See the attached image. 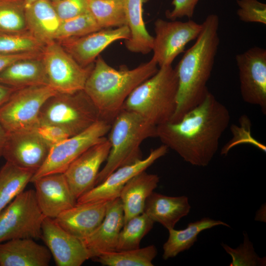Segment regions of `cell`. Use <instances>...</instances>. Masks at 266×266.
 <instances>
[{
    "instance_id": "obj_1",
    "label": "cell",
    "mask_w": 266,
    "mask_h": 266,
    "mask_svg": "<svg viewBox=\"0 0 266 266\" xmlns=\"http://www.w3.org/2000/svg\"><path fill=\"white\" fill-rule=\"evenodd\" d=\"M229 109L210 92L179 121L157 126L163 144L194 166L209 165L230 122Z\"/></svg>"
},
{
    "instance_id": "obj_2",
    "label": "cell",
    "mask_w": 266,
    "mask_h": 266,
    "mask_svg": "<svg viewBox=\"0 0 266 266\" xmlns=\"http://www.w3.org/2000/svg\"><path fill=\"white\" fill-rule=\"evenodd\" d=\"M201 24L202 29L196 42L185 52L175 68L178 88L176 109L169 122L179 121L200 103L209 92L207 84L220 43L219 17L210 14Z\"/></svg>"
},
{
    "instance_id": "obj_3",
    "label": "cell",
    "mask_w": 266,
    "mask_h": 266,
    "mask_svg": "<svg viewBox=\"0 0 266 266\" xmlns=\"http://www.w3.org/2000/svg\"><path fill=\"white\" fill-rule=\"evenodd\" d=\"M157 66L151 59L133 69L124 66L116 69L99 55L83 90L97 108L100 119L111 124L129 96L157 72Z\"/></svg>"
},
{
    "instance_id": "obj_4",
    "label": "cell",
    "mask_w": 266,
    "mask_h": 266,
    "mask_svg": "<svg viewBox=\"0 0 266 266\" xmlns=\"http://www.w3.org/2000/svg\"><path fill=\"white\" fill-rule=\"evenodd\" d=\"M178 76L171 65L160 67L129 96L122 109L133 112L152 125L170 121L176 109Z\"/></svg>"
},
{
    "instance_id": "obj_5",
    "label": "cell",
    "mask_w": 266,
    "mask_h": 266,
    "mask_svg": "<svg viewBox=\"0 0 266 266\" xmlns=\"http://www.w3.org/2000/svg\"><path fill=\"white\" fill-rule=\"evenodd\" d=\"M109 133L110 149L95 186L118 168L142 159L140 145L145 139L157 136V127L139 115L122 109L112 123Z\"/></svg>"
},
{
    "instance_id": "obj_6",
    "label": "cell",
    "mask_w": 266,
    "mask_h": 266,
    "mask_svg": "<svg viewBox=\"0 0 266 266\" xmlns=\"http://www.w3.org/2000/svg\"><path fill=\"white\" fill-rule=\"evenodd\" d=\"M98 110L84 90L57 93L43 104L40 123L58 126L71 136L78 134L100 120Z\"/></svg>"
},
{
    "instance_id": "obj_7",
    "label": "cell",
    "mask_w": 266,
    "mask_h": 266,
    "mask_svg": "<svg viewBox=\"0 0 266 266\" xmlns=\"http://www.w3.org/2000/svg\"><path fill=\"white\" fill-rule=\"evenodd\" d=\"M57 93L49 85L17 89L0 107V124L8 133L33 131L43 104Z\"/></svg>"
},
{
    "instance_id": "obj_8",
    "label": "cell",
    "mask_w": 266,
    "mask_h": 266,
    "mask_svg": "<svg viewBox=\"0 0 266 266\" xmlns=\"http://www.w3.org/2000/svg\"><path fill=\"white\" fill-rule=\"evenodd\" d=\"M44 217L35 191H23L0 212V243L17 238H41Z\"/></svg>"
},
{
    "instance_id": "obj_9",
    "label": "cell",
    "mask_w": 266,
    "mask_h": 266,
    "mask_svg": "<svg viewBox=\"0 0 266 266\" xmlns=\"http://www.w3.org/2000/svg\"><path fill=\"white\" fill-rule=\"evenodd\" d=\"M41 59L49 85L61 93L83 90L94 65L81 66L57 41L45 45Z\"/></svg>"
},
{
    "instance_id": "obj_10",
    "label": "cell",
    "mask_w": 266,
    "mask_h": 266,
    "mask_svg": "<svg viewBox=\"0 0 266 266\" xmlns=\"http://www.w3.org/2000/svg\"><path fill=\"white\" fill-rule=\"evenodd\" d=\"M111 125L100 119L83 132L51 147L45 161L35 172L31 182L46 175L64 173L79 156L105 137Z\"/></svg>"
},
{
    "instance_id": "obj_11",
    "label": "cell",
    "mask_w": 266,
    "mask_h": 266,
    "mask_svg": "<svg viewBox=\"0 0 266 266\" xmlns=\"http://www.w3.org/2000/svg\"><path fill=\"white\" fill-rule=\"evenodd\" d=\"M201 29V24L191 19L182 22L158 19L154 23L155 36L152 59L160 67L171 65L176 57L184 51L186 45L197 38Z\"/></svg>"
},
{
    "instance_id": "obj_12",
    "label": "cell",
    "mask_w": 266,
    "mask_h": 266,
    "mask_svg": "<svg viewBox=\"0 0 266 266\" xmlns=\"http://www.w3.org/2000/svg\"><path fill=\"white\" fill-rule=\"evenodd\" d=\"M240 92L243 100L266 114V50L255 46L237 54Z\"/></svg>"
},
{
    "instance_id": "obj_13",
    "label": "cell",
    "mask_w": 266,
    "mask_h": 266,
    "mask_svg": "<svg viewBox=\"0 0 266 266\" xmlns=\"http://www.w3.org/2000/svg\"><path fill=\"white\" fill-rule=\"evenodd\" d=\"M110 146L105 137L79 156L63 173L77 200L95 186L100 167L106 160Z\"/></svg>"
},
{
    "instance_id": "obj_14",
    "label": "cell",
    "mask_w": 266,
    "mask_h": 266,
    "mask_svg": "<svg viewBox=\"0 0 266 266\" xmlns=\"http://www.w3.org/2000/svg\"><path fill=\"white\" fill-rule=\"evenodd\" d=\"M41 238L58 266H80L91 258L83 241L64 230L53 219L44 217Z\"/></svg>"
},
{
    "instance_id": "obj_15",
    "label": "cell",
    "mask_w": 266,
    "mask_h": 266,
    "mask_svg": "<svg viewBox=\"0 0 266 266\" xmlns=\"http://www.w3.org/2000/svg\"><path fill=\"white\" fill-rule=\"evenodd\" d=\"M167 150L168 148L162 144L152 150L145 159L118 168L101 183L79 197L77 200V203L108 201L119 198L123 188L131 178L145 171L155 161L165 156Z\"/></svg>"
},
{
    "instance_id": "obj_16",
    "label": "cell",
    "mask_w": 266,
    "mask_h": 266,
    "mask_svg": "<svg viewBox=\"0 0 266 266\" xmlns=\"http://www.w3.org/2000/svg\"><path fill=\"white\" fill-rule=\"evenodd\" d=\"M130 37V30L126 25L57 41L79 65L86 66L94 63L100 54L112 43Z\"/></svg>"
},
{
    "instance_id": "obj_17",
    "label": "cell",
    "mask_w": 266,
    "mask_h": 266,
    "mask_svg": "<svg viewBox=\"0 0 266 266\" xmlns=\"http://www.w3.org/2000/svg\"><path fill=\"white\" fill-rule=\"evenodd\" d=\"M50 149L33 131L8 132L2 157L6 162L35 172L44 164Z\"/></svg>"
},
{
    "instance_id": "obj_18",
    "label": "cell",
    "mask_w": 266,
    "mask_h": 266,
    "mask_svg": "<svg viewBox=\"0 0 266 266\" xmlns=\"http://www.w3.org/2000/svg\"><path fill=\"white\" fill-rule=\"evenodd\" d=\"M33 183L37 203L45 217L54 219L77 203L63 173L46 175Z\"/></svg>"
},
{
    "instance_id": "obj_19",
    "label": "cell",
    "mask_w": 266,
    "mask_h": 266,
    "mask_svg": "<svg viewBox=\"0 0 266 266\" xmlns=\"http://www.w3.org/2000/svg\"><path fill=\"white\" fill-rule=\"evenodd\" d=\"M124 224V211L120 199L109 201L101 223L91 233L81 239L91 258L116 251L119 235Z\"/></svg>"
},
{
    "instance_id": "obj_20",
    "label": "cell",
    "mask_w": 266,
    "mask_h": 266,
    "mask_svg": "<svg viewBox=\"0 0 266 266\" xmlns=\"http://www.w3.org/2000/svg\"><path fill=\"white\" fill-rule=\"evenodd\" d=\"M108 201L76 203L53 220L67 232L82 239L101 223Z\"/></svg>"
},
{
    "instance_id": "obj_21",
    "label": "cell",
    "mask_w": 266,
    "mask_h": 266,
    "mask_svg": "<svg viewBox=\"0 0 266 266\" xmlns=\"http://www.w3.org/2000/svg\"><path fill=\"white\" fill-rule=\"evenodd\" d=\"M51 254L46 246L32 238L0 243V266H48Z\"/></svg>"
},
{
    "instance_id": "obj_22",
    "label": "cell",
    "mask_w": 266,
    "mask_h": 266,
    "mask_svg": "<svg viewBox=\"0 0 266 266\" xmlns=\"http://www.w3.org/2000/svg\"><path fill=\"white\" fill-rule=\"evenodd\" d=\"M191 208L187 196L171 197L153 192L146 200L143 212L168 230L187 216Z\"/></svg>"
},
{
    "instance_id": "obj_23",
    "label": "cell",
    "mask_w": 266,
    "mask_h": 266,
    "mask_svg": "<svg viewBox=\"0 0 266 266\" xmlns=\"http://www.w3.org/2000/svg\"><path fill=\"white\" fill-rule=\"evenodd\" d=\"M25 18L28 32L44 45L53 41L62 20L51 1L36 0L26 4Z\"/></svg>"
},
{
    "instance_id": "obj_24",
    "label": "cell",
    "mask_w": 266,
    "mask_h": 266,
    "mask_svg": "<svg viewBox=\"0 0 266 266\" xmlns=\"http://www.w3.org/2000/svg\"><path fill=\"white\" fill-rule=\"evenodd\" d=\"M159 181L158 175L143 171L125 184L119 196L124 211V224L143 213L146 200L157 187Z\"/></svg>"
},
{
    "instance_id": "obj_25",
    "label": "cell",
    "mask_w": 266,
    "mask_h": 266,
    "mask_svg": "<svg viewBox=\"0 0 266 266\" xmlns=\"http://www.w3.org/2000/svg\"><path fill=\"white\" fill-rule=\"evenodd\" d=\"M0 83L16 89L49 85L41 57L12 64L0 72Z\"/></svg>"
},
{
    "instance_id": "obj_26",
    "label": "cell",
    "mask_w": 266,
    "mask_h": 266,
    "mask_svg": "<svg viewBox=\"0 0 266 266\" xmlns=\"http://www.w3.org/2000/svg\"><path fill=\"white\" fill-rule=\"evenodd\" d=\"M219 225L230 227L229 225L223 221L204 217L189 223L184 229L168 230V238L163 245V259L166 260L174 258L180 253L189 249L197 241L200 233Z\"/></svg>"
},
{
    "instance_id": "obj_27",
    "label": "cell",
    "mask_w": 266,
    "mask_h": 266,
    "mask_svg": "<svg viewBox=\"0 0 266 266\" xmlns=\"http://www.w3.org/2000/svg\"><path fill=\"white\" fill-rule=\"evenodd\" d=\"M125 5L130 32L125 46L132 52L147 54L152 50L154 37L148 32L143 19L142 0H125Z\"/></svg>"
},
{
    "instance_id": "obj_28",
    "label": "cell",
    "mask_w": 266,
    "mask_h": 266,
    "mask_svg": "<svg viewBox=\"0 0 266 266\" xmlns=\"http://www.w3.org/2000/svg\"><path fill=\"white\" fill-rule=\"evenodd\" d=\"M34 173L6 162L0 169V212L24 191Z\"/></svg>"
},
{
    "instance_id": "obj_29",
    "label": "cell",
    "mask_w": 266,
    "mask_h": 266,
    "mask_svg": "<svg viewBox=\"0 0 266 266\" xmlns=\"http://www.w3.org/2000/svg\"><path fill=\"white\" fill-rule=\"evenodd\" d=\"M86 0L89 12L101 29L127 25L125 0Z\"/></svg>"
},
{
    "instance_id": "obj_30",
    "label": "cell",
    "mask_w": 266,
    "mask_h": 266,
    "mask_svg": "<svg viewBox=\"0 0 266 266\" xmlns=\"http://www.w3.org/2000/svg\"><path fill=\"white\" fill-rule=\"evenodd\" d=\"M154 245L145 247L103 253L94 260L106 266H153L152 261L157 255Z\"/></svg>"
},
{
    "instance_id": "obj_31",
    "label": "cell",
    "mask_w": 266,
    "mask_h": 266,
    "mask_svg": "<svg viewBox=\"0 0 266 266\" xmlns=\"http://www.w3.org/2000/svg\"><path fill=\"white\" fill-rule=\"evenodd\" d=\"M154 223L144 212L130 219L120 232L116 251L139 248L142 239L151 231Z\"/></svg>"
},
{
    "instance_id": "obj_32",
    "label": "cell",
    "mask_w": 266,
    "mask_h": 266,
    "mask_svg": "<svg viewBox=\"0 0 266 266\" xmlns=\"http://www.w3.org/2000/svg\"><path fill=\"white\" fill-rule=\"evenodd\" d=\"M24 0H0V34L29 32Z\"/></svg>"
},
{
    "instance_id": "obj_33",
    "label": "cell",
    "mask_w": 266,
    "mask_h": 266,
    "mask_svg": "<svg viewBox=\"0 0 266 266\" xmlns=\"http://www.w3.org/2000/svg\"><path fill=\"white\" fill-rule=\"evenodd\" d=\"M44 46L29 32L0 34V53L40 52Z\"/></svg>"
},
{
    "instance_id": "obj_34",
    "label": "cell",
    "mask_w": 266,
    "mask_h": 266,
    "mask_svg": "<svg viewBox=\"0 0 266 266\" xmlns=\"http://www.w3.org/2000/svg\"><path fill=\"white\" fill-rule=\"evenodd\" d=\"M101 29L88 12L66 20L62 21L55 41L83 36Z\"/></svg>"
},
{
    "instance_id": "obj_35",
    "label": "cell",
    "mask_w": 266,
    "mask_h": 266,
    "mask_svg": "<svg viewBox=\"0 0 266 266\" xmlns=\"http://www.w3.org/2000/svg\"><path fill=\"white\" fill-rule=\"evenodd\" d=\"M243 234V242L236 248H232L226 244L221 243L224 249L232 257L230 266H266V257H260L255 252L247 233L244 232Z\"/></svg>"
},
{
    "instance_id": "obj_36",
    "label": "cell",
    "mask_w": 266,
    "mask_h": 266,
    "mask_svg": "<svg viewBox=\"0 0 266 266\" xmlns=\"http://www.w3.org/2000/svg\"><path fill=\"white\" fill-rule=\"evenodd\" d=\"M236 14L245 23L266 25V4L258 0H236Z\"/></svg>"
},
{
    "instance_id": "obj_37",
    "label": "cell",
    "mask_w": 266,
    "mask_h": 266,
    "mask_svg": "<svg viewBox=\"0 0 266 266\" xmlns=\"http://www.w3.org/2000/svg\"><path fill=\"white\" fill-rule=\"evenodd\" d=\"M51 2L62 21L89 12L86 0H59Z\"/></svg>"
},
{
    "instance_id": "obj_38",
    "label": "cell",
    "mask_w": 266,
    "mask_h": 266,
    "mask_svg": "<svg viewBox=\"0 0 266 266\" xmlns=\"http://www.w3.org/2000/svg\"><path fill=\"white\" fill-rule=\"evenodd\" d=\"M33 131L50 148L71 136L63 128L50 124L40 123Z\"/></svg>"
},
{
    "instance_id": "obj_39",
    "label": "cell",
    "mask_w": 266,
    "mask_h": 266,
    "mask_svg": "<svg viewBox=\"0 0 266 266\" xmlns=\"http://www.w3.org/2000/svg\"><path fill=\"white\" fill-rule=\"evenodd\" d=\"M200 0H173L171 11L167 10L166 16L170 20L186 17L189 19L193 17L195 7Z\"/></svg>"
},
{
    "instance_id": "obj_40",
    "label": "cell",
    "mask_w": 266,
    "mask_h": 266,
    "mask_svg": "<svg viewBox=\"0 0 266 266\" xmlns=\"http://www.w3.org/2000/svg\"><path fill=\"white\" fill-rule=\"evenodd\" d=\"M42 52V51L40 52H25L15 54L0 53V72L12 64L19 60L41 57Z\"/></svg>"
},
{
    "instance_id": "obj_41",
    "label": "cell",
    "mask_w": 266,
    "mask_h": 266,
    "mask_svg": "<svg viewBox=\"0 0 266 266\" xmlns=\"http://www.w3.org/2000/svg\"><path fill=\"white\" fill-rule=\"evenodd\" d=\"M17 89L0 83V107Z\"/></svg>"
},
{
    "instance_id": "obj_42",
    "label": "cell",
    "mask_w": 266,
    "mask_h": 266,
    "mask_svg": "<svg viewBox=\"0 0 266 266\" xmlns=\"http://www.w3.org/2000/svg\"><path fill=\"white\" fill-rule=\"evenodd\" d=\"M7 135V131L0 124V158L3 155Z\"/></svg>"
},
{
    "instance_id": "obj_43",
    "label": "cell",
    "mask_w": 266,
    "mask_h": 266,
    "mask_svg": "<svg viewBox=\"0 0 266 266\" xmlns=\"http://www.w3.org/2000/svg\"><path fill=\"white\" fill-rule=\"evenodd\" d=\"M25 2H26V4H29L30 3H32L36 0H24Z\"/></svg>"
},
{
    "instance_id": "obj_44",
    "label": "cell",
    "mask_w": 266,
    "mask_h": 266,
    "mask_svg": "<svg viewBox=\"0 0 266 266\" xmlns=\"http://www.w3.org/2000/svg\"><path fill=\"white\" fill-rule=\"evenodd\" d=\"M49 0L51 1V2H53V1H57L59 0Z\"/></svg>"
}]
</instances>
